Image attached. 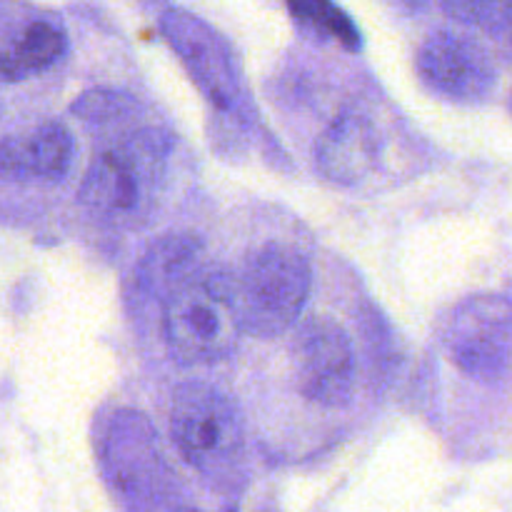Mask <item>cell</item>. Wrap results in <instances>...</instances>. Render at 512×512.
Returning <instances> with one entry per match:
<instances>
[{"label": "cell", "mask_w": 512, "mask_h": 512, "mask_svg": "<svg viewBox=\"0 0 512 512\" xmlns=\"http://www.w3.org/2000/svg\"><path fill=\"white\" fill-rule=\"evenodd\" d=\"M173 138L165 130L143 128L105 148L80 183V203L115 225H138L148 218L163 190Z\"/></svg>", "instance_id": "6da1fadb"}, {"label": "cell", "mask_w": 512, "mask_h": 512, "mask_svg": "<svg viewBox=\"0 0 512 512\" xmlns=\"http://www.w3.org/2000/svg\"><path fill=\"white\" fill-rule=\"evenodd\" d=\"M120 100H123V95L110 93V90H95V93L83 95V98L75 103V113H78L80 118L93 120L110 118V115H115L120 110Z\"/></svg>", "instance_id": "2e32d148"}, {"label": "cell", "mask_w": 512, "mask_h": 512, "mask_svg": "<svg viewBox=\"0 0 512 512\" xmlns=\"http://www.w3.org/2000/svg\"><path fill=\"white\" fill-rule=\"evenodd\" d=\"M288 8L295 18L333 35L345 48H360L358 28L333 0H288Z\"/></svg>", "instance_id": "5bb4252c"}, {"label": "cell", "mask_w": 512, "mask_h": 512, "mask_svg": "<svg viewBox=\"0 0 512 512\" xmlns=\"http://www.w3.org/2000/svg\"><path fill=\"white\" fill-rule=\"evenodd\" d=\"M75 160V138L63 123H40L0 143V175L18 183H58Z\"/></svg>", "instance_id": "8fae6325"}, {"label": "cell", "mask_w": 512, "mask_h": 512, "mask_svg": "<svg viewBox=\"0 0 512 512\" xmlns=\"http://www.w3.org/2000/svg\"><path fill=\"white\" fill-rule=\"evenodd\" d=\"M383 140L373 120L355 110L340 113L315 145V165L330 183L358 185L378 168Z\"/></svg>", "instance_id": "30bf717a"}, {"label": "cell", "mask_w": 512, "mask_h": 512, "mask_svg": "<svg viewBox=\"0 0 512 512\" xmlns=\"http://www.w3.org/2000/svg\"><path fill=\"white\" fill-rule=\"evenodd\" d=\"M512 308L505 295H478L458 305L450 318L445 345L453 363L468 378L495 385L508 378Z\"/></svg>", "instance_id": "8992f818"}, {"label": "cell", "mask_w": 512, "mask_h": 512, "mask_svg": "<svg viewBox=\"0 0 512 512\" xmlns=\"http://www.w3.org/2000/svg\"><path fill=\"white\" fill-rule=\"evenodd\" d=\"M163 335L185 368L228 358L243 338L235 278L223 268H200L163 303Z\"/></svg>", "instance_id": "7a4b0ae2"}, {"label": "cell", "mask_w": 512, "mask_h": 512, "mask_svg": "<svg viewBox=\"0 0 512 512\" xmlns=\"http://www.w3.org/2000/svg\"><path fill=\"white\" fill-rule=\"evenodd\" d=\"M313 268L298 248L265 243L255 250L235 278L243 333L275 338L295 325L308 303Z\"/></svg>", "instance_id": "3957f363"}, {"label": "cell", "mask_w": 512, "mask_h": 512, "mask_svg": "<svg viewBox=\"0 0 512 512\" xmlns=\"http://www.w3.org/2000/svg\"><path fill=\"white\" fill-rule=\"evenodd\" d=\"M512 0H443L445 13L475 28L503 33L510 25Z\"/></svg>", "instance_id": "9a60e30c"}, {"label": "cell", "mask_w": 512, "mask_h": 512, "mask_svg": "<svg viewBox=\"0 0 512 512\" xmlns=\"http://www.w3.org/2000/svg\"><path fill=\"white\" fill-rule=\"evenodd\" d=\"M160 33L188 68L198 88L220 110H238L243 88L225 40L198 15L173 8L160 20Z\"/></svg>", "instance_id": "ba28073f"}, {"label": "cell", "mask_w": 512, "mask_h": 512, "mask_svg": "<svg viewBox=\"0 0 512 512\" xmlns=\"http://www.w3.org/2000/svg\"><path fill=\"white\" fill-rule=\"evenodd\" d=\"M295 388L323 408H345L355 395L358 363L350 335L335 320L318 318L303 325L293 343Z\"/></svg>", "instance_id": "52a82bcc"}, {"label": "cell", "mask_w": 512, "mask_h": 512, "mask_svg": "<svg viewBox=\"0 0 512 512\" xmlns=\"http://www.w3.org/2000/svg\"><path fill=\"white\" fill-rule=\"evenodd\" d=\"M203 240L193 233H170L155 240L135 270V288L148 298L168 300L190 275L203 268Z\"/></svg>", "instance_id": "7c38bea8"}, {"label": "cell", "mask_w": 512, "mask_h": 512, "mask_svg": "<svg viewBox=\"0 0 512 512\" xmlns=\"http://www.w3.org/2000/svg\"><path fill=\"white\" fill-rule=\"evenodd\" d=\"M170 433L175 448L200 473L233 465L243 450V420L218 388L180 385L170 400Z\"/></svg>", "instance_id": "277c9868"}, {"label": "cell", "mask_w": 512, "mask_h": 512, "mask_svg": "<svg viewBox=\"0 0 512 512\" xmlns=\"http://www.w3.org/2000/svg\"><path fill=\"white\" fill-rule=\"evenodd\" d=\"M418 70L435 93L458 103L490 98L498 70L478 43L458 33H435L418 53Z\"/></svg>", "instance_id": "9c48e42d"}, {"label": "cell", "mask_w": 512, "mask_h": 512, "mask_svg": "<svg viewBox=\"0 0 512 512\" xmlns=\"http://www.w3.org/2000/svg\"><path fill=\"white\" fill-rule=\"evenodd\" d=\"M65 50H68V38L58 25L45 23V20L30 23L15 38L0 45V78L8 83L30 78L58 63Z\"/></svg>", "instance_id": "4fadbf2b"}, {"label": "cell", "mask_w": 512, "mask_h": 512, "mask_svg": "<svg viewBox=\"0 0 512 512\" xmlns=\"http://www.w3.org/2000/svg\"><path fill=\"white\" fill-rule=\"evenodd\" d=\"M105 463L113 488L135 508H170L173 475L160 450L155 428L135 410H120L110 423Z\"/></svg>", "instance_id": "5b68a950"}]
</instances>
